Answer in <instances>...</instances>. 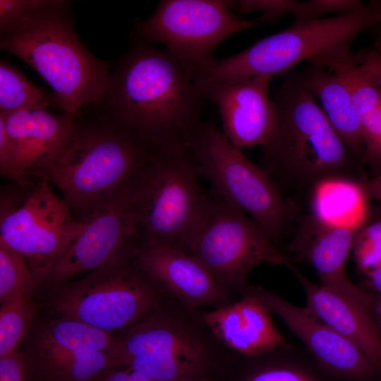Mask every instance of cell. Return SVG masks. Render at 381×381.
Returning <instances> with one entry per match:
<instances>
[{"label":"cell","mask_w":381,"mask_h":381,"mask_svg":"<svg viewBox=\"0 0 381 381\" xmlns=\"http://www.w3.org/2000/svg\"><path fill=\"white\" fill-rule=\"evenodd\" d=\"M205 98L193 76L164 48L132 36L111 64L102 95L87 104L162 145L185 142L201 121Z\"/></svg>","instance_id":"1"},{"label":"cell","mask_w":381,"mask_h":381,"mask_svg":"<svg viewBox=\"0 0 381 381\" xmlns=\"http://www.w3.org/2000/svg\"><path fill=\"white\" fill-rule=\"evenodd\" d=\"M162 146L86 105L73 115L61 156L37 179L59 190L76 219L85 224L148 171Z\"/></svg>","instance_id":"2"},{"label":"cell","mask_w":381,"mask_h":381,"mask_svg":"<svg viewBox=\"0 0 381 381\" xmlns=\"http://www.w3.org/2000/svg\"><path fill=\"white\" fill-rule=\"evenodd\" d=\"M274 121L260 161L279 188L311 192L331 177L353 179L358 161L334 130L303 75L284 81L272 99Z\"/></svg>","instance_id":"3"},{"label":"cell","mask_w":381,"mask_h":381,"mask_svg":"<svg viewBox=\"0 0 381 381\" xmlns=\"http://www.w3.org/2000/svg\"><path fill=\"white\" fill-rule=\"evenodd\" d=\"M0 37L2 50L23 60L52 87L63 112L74 115L105 90L111 64L96 58L81 42L69 1L47 0Z\"/></svg>","instance_id":"4"},{"label":"cell","mask_w":381,"mask_h":381,"mask_svg":"<svg viewBox=\"0 0 381 381\" xmlns=\"http://www.w3.org/2000/svg\"><path fill=\"white\" fill-rule=\"evenodd\" d=\"M202 310L168 296L152 315L116 337L121 366L152 381L215 374L232 352L207 325Z\"/></svg>","instance_id":"5"},{"label":"cell","mask_w":381,"mask_h":381,"mask_svg":"<svg viewBox=\"0 0 381 381\" xmlns=\"http://www.w3.org/2000/svg\"><path fill=\"white\" fill-rule=\"evenodd\" d=\"M381 24V3L371 1L353 12L312 20H295L286 29L223 59H214L194 78L199 87L259 75L287 73L302 61L351 52L354 40Z\"/></svg>","instance_id":"6"},{"label":"cell","mask_w":381,"mask_h":381,"mask_svg":"<svg viewBox=\"0 0 381 381\" xmlns=\"http://www.w3.org/2000/svg\"><path fill=\"white\" fill-rule=\"evenodd\" d=\"M134 255L118 257L78 280L54 286V312L109 333L149 317L168 296Z\"/></svg>","instance_id":"7"},{"label":"cell","mask_w":381,"mask_h":381,"mask_svg":"<svg viewBox=\"0 0 381 381\" xmlns=\"http://www.w3.org/2000/svg\"><path fill=\"white\" fill-rule=\"evenodd\" d=\"M185 143L210 190L249 214L280 249L290 207L268 173L249 160L212 121H201Z\"/></svg>","instance_id":"8"},{"label":"cell","mask_w":381,"mask_h":381,"mask_svg":"<svg viewBox=\"0 0 381 381\" xmlns=\"http://www.w3.org/2000/svg\"><path fill=\"white\" fill-rule=\"evenodd\" d=\"M186 252L198 259L224 286L240 297L248 277L261 265L291 262L255 219L211 190L188 240Z\"/></svg>","instance_id":"9"},{"label":"cell","mask_w":381,"mask_h":381,"mask_svg":"<svg viewBox=\"0 0 381 381\" xmlns=\"http://www.w3.org/2000/svg\"><path fill=\"white\" fill-rule=\"evenodd\" d=\"M85 226L47 180L1 190L0 241L23 257L41 284Z\"/></svg>","instance_id":"10"},{"label":"cell","mask_w":381,"mask_h":381,"mask_svg":"<svg viewBox=\"0 0 381 381\" xmlns=\"http://www.w3.org/2000/svg\"><path fill=\"white\" fill-rule=\"evenodd\" d=\"M196 161L185 142L164 145L137 201L141 241L186 246L205 202Z\"/></svg>","instance_id":"11"},{"label":"cell","mask_w":381,"mask_h":381,"mask_svg":"<svg viewBox=\"0 0 381 381\" xmlns=\"http://www.w3.org/2000/svg\"><path fill=\"white\" fill-rule=\"evenodd\" d=\"M258 24L235 15L229 1L163 0L147 18L135 20L133 35L163 45L194 80L217 46Z\"/></svg>","instance_id":"12"},{"label":"cell","mask_w":381,"mask_h":381,"mask_svg":"<svg viewBox=\"0 0 381 381\" xmlns=\"http://www.w3.org/2000/svg\"><path fill=\"white\" fill-rule=\"evenodd\" d=\"M23 356L32 381H100L121 367L116 337L64 317L40 325Z\"/></svg>","instance_id":"13"},{"label":"cell","mask_w":381,"mask_h":381,"mask_svg":"<svg viewBox=\"0 0 381 381\" xmlns=\"http://www.w3.org/2000/svg\"><path fill=\"white\" fill-rule=\"evenodd\" d=\"M143 175L95 214L41 284L52 286L90 272L109 261L133 255L141 238L137 201Z\"/></svg>","instance_id":"14"},{"label":"cell","mask_w":381,"mask_h":381,"mask_svg":"<svg viewBox=\"0 0 381 381\" xmlns=\"http://www.w3.org/2000/svg\"><path fill=\"white\" fill-rule=\"evenodd\" d=\"M250 295L276 314L303 344L307 352L334 381H380L381 373L354 341L318 320L304 308L262 286L250 284Z\"/></svg>","instance_id":"15"},{"label":"cell","mask_w":381,"mask_h":381,"mask_svg":"<svg viewBox=\"0 0 381 381\" xmlns=\"http://www.w3.org/2000/svg\"><path fill=\"white\" fill-rule=\"evenodd\" d=\"M135 260L159 289L195 309L217 308L240 296L222 285L195 258L162 243L140 241Z\"/></svg>","instance_id":"16"},{"label":"cell","mask_w":381,"mask_h":381,"mask_svg":"<svg viewBox=\"0 0 381 381\" xmlns=\"http://www.w3.org/2000/svg\"><path fill=\"white\" fill-rule=\"evenodd\" d=\"M272 78L259 75L198 87L217 105L222 131L236 147L262 145L269 138L274 121V103L268 95Z\"/></svg>","instance_id":"17"},{"label":"cell","mask_w":381,"mask_h":381,"mask_svg":"<svg viewBox=\"0 0 381 381\" xmlns=\"http://www.w3.org/2000/svg\"><path fill=\"white\" fill-rule=\"evenodd\" d=\"M358 231L329 225L311 214L302 219L286 250L298 259L310 264L316 270L320 284L339 290L370 309V296L355 285L345 272Z\"/></svg>","instance_id":"18"},{"label":"cell","mask_w":381,"mask_h":381,"mask_svg":"<svg viewBox=\"0 0 381 381\" xmlns=\"http://www.w3.org/2000/svg\"><path fill=\"white\" fill-rule=\"evenodd\" d=\"M202 316L222 344L241 356H255L289 344L274 324L271 311L250 295L217 308L203 310Z\"/></svg>","instance_id":"19"},{"label":"cell","mask_w":381,"mask_h":381,"mask_svg":"<svg viewBox=\"0 0 381 381\" xmlns=\"http://www.w3.org/2000/svg\"><path fill=\"white\" fill-rule=\"evenodd\" d=\"M0 116L17 148L21 169L32 179H36L61 156L73 122V115L66 112L54 114L47 109L0 113Z\"/></svg>","instance_id":"20"},{"label":"cell","mask_w":381,"mask_h":381,"mask_svg":"<svg viewBox=\"0 0 381 381\" xmlns=\"http://www.w3.org/2000/svg\"><path fill=\"white\" fill-rule=\"evenodd\" d=\"M285 267L305 293V310L357 344L381 373V341L370 309L333 287L313 282L291 262Z\"/></svg>","instance_id":"21"},{"label":"cell","mask_w":381,"mask_h":381,"mask_svg":"<svg viewBox=\"0 0 381 381\" xmlns=\"http://www.w3.org/2000/svg\"><path fill=\"white\" fill-rule=\"evenodd\" d=\"M306 84L322 104L329 121L358 162L363 153L361 114L345 82L336 73L313 65L303 75Z\"/></svg>","instance_id":"22"},{"label":"cell","mask_w":381,"mask_h":381,"mask_svg":"<svg viewBox=\"0 0 381 381\" xmlns=\"http://www.w3.org/2000/svg\"><path fill=\"white\" fill-rule=\"evenodd\" d=\"M313 215L331 226L359 230L366 224L368 200L363 182L331 177L312 189Z\"/></svg>","instance_id":"23"},{"label":"cell","mask_w":381,"mask_h":381,"mask_svg":"<svg viewBox=\"0 0 381 381\" xmlns=\"http://www.w3.org/2000/svg\"><path fill=\"white\" fill-rule=\"evenodd\" d=\"M310 63L341 78L361 116L381 103V42L357 52L319 58Z\"/></svg>","instance_id":"24"},{"label":"cell","mask_w":381,"mask_h":381,"mask_svg":"<svg viewBox=\"0 0 381 381\" xmlns=\"http://www.w3.org/2000/svg\"><path fill=\"white\" fill-rule=\"evenodd\" d=\"M236 381H334L306 351L291 344L246 357L234 353Z\"/></svg>","instance_id":"25"},{"label":"cell","mask_w":381,"mask_h":381,"mask_svg":"<svg viewBox=\"0 0 381 381\" xmlns=\"http://www.w3.org/2000/svg\"><path fill=\"white\" fill-rule=\"evenodd\" d=\"M61 108L57 95L29 80L23 73L10 63L0 61V113L9 114L17 111Z\"/></svg>","instance_id":"26"},{"label":"cell","mask_w":381,"mask_h":381,"mask_svg":"<svg viewBox=\"0 0 381 381\" xmlns=\"http://www.w3.org/2000/svg\"><path fill=\"white\" fill-rule=\"evenodd\" d=\"M30 291H23L1 303L0 309V358L17 351L29 332L33 308Z\"/></svg>","instance_id":"27"},{"label":"cell","mask_w":381,"mask_h":381,"mask_svg":"<svg viewBox=\"0 0 381 381\" xmlns=\"http://www.w3.org/2000/svg\"><path fill=\"white\" fill-rule=\"evenodd\" d=\"M37 284L35 275L19 253L0 241V302L4 303Z\"/></svg>","instance_id":"28"},{"label":"cell","mask_w":381,"mask_h":381,"mask_svg":"<svg viewBox=\"0 0 381 381\" xmlns=\"http://www.w3.org/2000/svg\"><path fill=\"white\" fill-rule=\"evenodd\" d=\"M358 272L365 274L381 260V219L365 224L356 233L352 246Z\"/></svg>","instance_id":"29"},{"label":"cell","mask_w":381,"mask_h":381,"mask_svg":"<svg viewBox=\"0 0 381 381\" xmlns=\"http://www.w3.org/2000/svg\"><path fill=\"white\" fill-rule=\"evenodd\" d=\"M363 153L361 162L381 172V103L361 116Z\"/></svg>","instance_id":"30"},{"label":"cell","mask_w":381,"mask_h":381,"mask_svg":"<svg viewBox=\"0 0 381 381\" xmlns=\"http://www.w3.org/2000/svg\"><path fill=\"white\" fill-rule=\"evenodd\" d=\"M231 10L241 13L258 11L262 15L256 20L259 23H271L284 15L295 16L300 1L296 0H241L229 1Z\"/></svg>","instance_id":"31"},{"label":"cell","mask_w":381,"mask_h":381,"mask_svg":"<svg viewBox=\"0 0 381 381\" xmlns=\"http://www.w3.org/2000/svg\"><path fill=\"white\" fill-rule=\"evenodd\" d=\"M0 173L12 183L28 186L35 179L28 178L23 171L17 148L8 135L4 119L0 116Z\"/></svg>","instance_id":"32"},{"label":"cell","mask_w":381,"mask_h":381,"mask_svg":"<svg viewBox=\"0 0 381 381\" xmlns=\"http://www.w3.org/2000/svg\"><path fill=\"white\" fill-rule=\"evenodd\" d=\"M365 3L359 0H309L301 1L294 19L312 20L322 18L328 13L342 14L362 8Z\"/></svg>","instance_id":"33"},{"label":"cell","mask_w":381,"mask_h":381,"mask_svg":"<svg viewBox=\"0 0 381 381\" xmlns=\"http://www.w3.org/2000/svg\"><path fill=\"white\" fill-rule=\"evenodd\" d=\"M47 0H0V35L4 34Z\"/></svg>","instance_id":"34"},{"label":"cell","mask_w":381,"mask_h":381,"mask_svg":"<svg viewBox=\"0 0 381 381\" xmlns=\"http://www.w3.org/2000/svg\"><path fill=\"white\" fill-rule=\"evenodd\" d=\"M24 356L18 351L0 358V381H25Z\"/></svg>","instance_id":"35"},{"label":"cell","mask_w":381,"mask_h":381,"mask_svg":"<svg viewBox=\"0 0 381 381\" xmlns=\"http://www.w3.org/2000/svg\"><path fill=\"white\" fill-rule=\"evenodd\" d=\"M371 298H381V260L358 285Z\"/></svg>","instance_id":"36"},{"label":"cell","mask_w":381,"mask_h":381,"mask_svg":"<svg viewBox=\"0 0 381 381\" xmlns=\"http://www.w3.org/2000/svg\"><path fill=\"white\" fill-rule=\"evenodd\" d=\"M363 185L369 199L381 201V172L374 178L363 181Z\"/></svg>","instance_id":"37"},{"label":"cell","mask_w":381,"mask_h":381,"mask_svg":"<svg viewBox=\"0 0 381 381\" xmlns=\"http://www.w3.org/2000/svg\"><path fill=\"white\" fill-rule=\"evenodd\" d=\"M370 315L381 341V298H370Z\"/></svg>","instance_id":"38"},{"label":"cell","mask_w":381,"mask_h":381,"mask_svg":"<svg viewBox=\"0 0 381 381\" xmlns=\"http://www.w3.org/2000/svg\"><path fill=\"white\" fill-rule=\"evenodd\" d=\"M179 381H219V380L215 374H210L188 377Z\"/></svg>","instance_id":"39"},{"label":"cell","mask_w":381,"mask_h":381,"mask_svg":"<svg viewBox=\"0 0 381 381\" xmlns=\"http://www.w3.org/2000/svg\"><path fill=\"white\" fill-rule=\"evenodd\" d=\"M380 381H381V380Z\"/></svg>","instance_id":"40"}]
</instances>
